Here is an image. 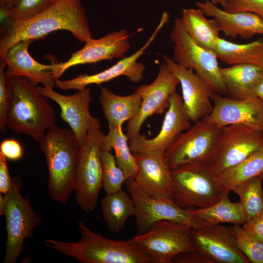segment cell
I'll return each mask as SVG.
<instances>
[{
  "instance_id": "18",
  "label": "cell",
  "mask_w": 263,
  "mask_h": 263,
  "mask_svg": "<svg viewBox=\"0 0 263 263\" xmlns=\"http://www.w3.org/2000/svg\"><path fill=\"white\" fill-rule=\"evenodd\" d=\"M37 89L40 94L59 105L61 118L70 126L80 146L84 142L88 131L100 125L99 120L92 116L89 110L91 101L89 88L86 87L69 95L56 92L50 85L38 86Z\"/></svg>"
},
{
  "instance_id": "38",
  "label": "cell",
  "mask_w": 263,
  "mask_h": 263,
  "mask_svg": "<svg viewBox=\"0 0 263 263\" xmlns=\"http://www.w3.org/2000/svg\"><path fill=\"white\" fill-rule=\"evenodd\" d=\"M0 152L6 158L12 160L20 159L23 155L21 146L13 139L3 140L0 145Z\"/></svg>"
},
{
  "instance_id": "28",
  "label": "cell",
  "mask_w": 263,
  "mask_h": 263,
  "mask_svg": "<svg viewBox=\"0 0 263 263\" xmlns=\"http://www.w3.org/2000/svg\"><path fill=\"white\" fill-rule=\"evenodd\" d=\"M102 213L109 231L117 233L127 220L136 214V207L130 194L122 189L106 194L101 199Z\"/></svg>"
},
{
  "instance_id": "9",
  "label": "cell",
  "mask_w": 263,
  "mask_h": 263,
  "mask_svg": "<svg viewBox=\"0 0 263 263\" xmlns=\"http://www.w3.org/2000/svg\"><path fill=\"white\" fill-rule=\"evenodd\" d=\"M125 184L136 207V234L146 232L155 222L168 220L182 223L196 230L209 224L200 219L191 208L178 207L172 201L154 198L144 191L134 179H127Z\"/></svg>"
},
{
  "instance_id": "21",
  "label": "cell",
  "mask_w": 263,
  "mask_h": 263,
  "mask_svg": "<svg viewBox=\"0 0 263 263\" xmlns=\"http://www.w3.org/2000/svg\"><path fill=\"white\" fill-rule=\"evenodd\" d=\"M138 167L136 183L151 196L171 200L172 178L165 151L132 153Z\"/></svg>"
},
{
  "instance_id": "46",
  "label": "cell",
  "mask_w": 263,
  "mask_h": 263,
  "mask_svg": "<svg viewBox=\"0 0 263 263\" xmlns=\"http://www.w3.org/2000/svg\"></svg>"
},
{
  "instance_id": "41",
  "label": "cell",
  "mask_w": 263,
  "mask_h": 263,
  "mask_svg": "<svg viewBox=\"0 0 263 263\" xmlns=\"http://www.w3.org/2000/svg\"><path fill=\"white\" fill-rule=\"evenodd\" d=\"M12 183L11 178L6 158L0 152V192L5 194L10 189Z\"/></svg>"
},
{
  "instance_id": "19",
  "label": "cell",
  "mask_w": 263,
  "mask_h": 263,
  "mask_svg": "<svg viewBox=\"0 0 263 263\" xmlns=\"http://www.w3.org/2000/svg\"><path fill=\"white\" fill-rule=\"evenodd\" d=\"M190 121L182 97L175 90L169 98V105L158 134L151 139L140 134L130 139V150L132 153L165 151L181 133L190 128Z\"/></svg>"
},
{
  "instance_id": "45",
  "label": "cell",
  "mask_w": 263,
  "mask_h": 263,
  "mask_svg": "<svg viewBox=\"0 0 263 263\" xmlns=\"http://www.w3.org/2000/svg\"><path fill=\"white\" fill-rule=\"evenodd\" d=\"M212 3L215 5H220L222 7L224 6L226 0H210Z\"/></svg>"
},
{
  "instance_id": "7",
  "label": "cell",
  "mask_w": 263,
  "mask_h": 263,
  "mask_svg": "<svg viewBox=\"0 0 263 263\" xmlns=\"http://www.w3.org/2000/svg\"><path fill=\"white\" fill-rule=\"evenodd\" d=\"M171 200L180 207H207L225 194L217 187L207 162L187 164L171 170Z\"/></svg>"
},
{
  "instance_id": "34",
  "label": "cell",
  "mask_w": 263,
  "mask_h": 263,
  "mask_svg": "<svg viewBox=\"0 0 263 263\" xmlns=\"http://www.w3.org/2000/svg\"><path fill=\"white\" fill-rule=\"evenodd\" d=\"M56 0H18L10 9H0L1 17L7 19H24L41 12Z\"/></svg>"
},
{
  "instance_id": "37",
  "label": "cell",
  "mask_w": 263,
  "mask_h": 263,
  "mask_svg": "<svg viewBox=\"0 0 263 263\" xmlns=\"http://www.w3.org/2000/svg\"><path fill=\"white\" fill-rule=\"evenodd\" d=\"M222 9L230 13L250 12L263 19V0H226Z\"/></svg>"
},
{
  "instance_id": "14",
  "label": "cell",
  "mask_w": 263,
  "mask_h": 263,
  "mask_svg": "<svg viewBox=\"0 0 263 263\" xmlns=\"http://www.w3.org/2000/svg\"><path fill=\"white\" fill-rule=\"evenodd\" d=\"M179 84L178 78L163 61L155 80L150 84H144L136 88L135 90L142 97V102L136 115L127 123L126 130L129 140L140 135L141 127L149 117L166 112L169 105V98Z\"/></svg>"
},
{
  "instance_id": "15",
  "label": "cell",
  "mask_w": 263,
  "mask_h": 263,
  "mask_svg": "<svg viewBox=\"0 0 263 263\" xmlns=\"http://www.w3.org/2000/svg\"><path fill=\"white\" fill-rule=\"evenodd\" d=\"M131 36L127 30L122 29L97 39L92 38L81 49L72 54L67 61L58 63L52 60L54 80H58L67 70L74 66L124 57L131 47Z\"/></svg>"
},
{
  "instance_id": "1",
  "label": "cell",
  "mask_w": 263,
  "mask_h": 263,
  "mask_svg": "<svg viewBox=\"0 0 263 263\" xmlns=\"http://www.w3.org/2000/svg\"><path fill=\"white\" fill-rule=\"evenodd\" d=\"M57 30L69 31L81 42L92 38L81 0H56L45 9L29 18L7 19L0 32V59L17 43L23 40L40 39Z\"/></svg>"
},
{
  "instance_id": "29",
  "label": "cell",
  "mask_w": 263,
  "mask_h": 263,
  "mask_svg": "<svg viewBox=\"0 0 263 263\" xmlns=\"http://www.w3.org/2000/svg\"><path fill=\"white\" fill-rule=\"evenodd\" d=\"M257 177H263V149L215 177L214 180L218 188L228 194L236 185Z\"/></svg>"
},
{
  "instance_id": "35",
  "label": "cell",
  "mask_w": 263,
  "mask_h": 263,
  "mask_svg": "<svg viewBox=\"0 0 263 263\" xmlns=\"http://www.w3.org/2000/svg\"><path fill=\"white\" fill-rule=\"evenodd\" d=\"M237 244L252 263H263V243L246 233L239 225L232 226Z\"/></svg>"
},
{
  "instance_id": "17",
  "label": "cell",
  "mask_w": 263,
  "mask_h": 263,
  "mask_svg": "<svg viewBox=\"0 0 263 263\" xmlns=\"http://www.w3.org/2000/svg\"><path fill=\"white\" fill-rule=\"evenodd\" d=\"M194 248L215 263H249L239 248L232 227L208 225L190 231Z\"/></svg>"
},
{
  "instance_id": "25",
  "label": "cell",
  "mask_w": 263,
  "mask_h": 263,
  "mask_svg": "<svg viewBox=\"0 0 263 263\" xmlns=\"http://www.w3.org/2000/svg\"><path fill=\"white\" fill-rule=\"evenodd\" d=\"M220 71L227 95L237 99L255 95L254 88L263 75V67L250 64H234Z\"/></svg>"
},
{
  "instance_id": "12",
  "label": "cell",
  "mask_w": 263,
  "mask_h": 263,
  "mask_svg": "<svg viewBox=\"0 0 263 263\" xmlns=\"http://www.w3.org/2000/svg\"><path fill=\"white\" fill-rule=\"evenodd\" d=\"M263 149V132L243 124L222 128L215 155L207 163L215 177Z\"/></svg>"
},
{
  "instance_id": "36",
  "label": "cell",
  "mask_w": 263,
  "mask_h": 263,
  "mask_svg": "<svg viewBox=\"0 0 263 263\" xmlns=\"http://www.w3.org/2000/svg\"><path fill=\"white\" fill-rule=\"evenodd\" d=\"M5 67L4 63L0 61V132L1 133L6 131V114L12 95L11 90L6 82Z\"/></svg>"
},
{
  "instance_id": "16",
  "label": "cell",
  "mask_w": 263,
  "mask_h": 263,
  "mask_svg": "<svg viewBox=\"0 0 263 263\" xmlns=\"http://www.w3.org/2000/svg\"><path fill=\"white\" fill-rule=\"evenodd\" d=\"M211 113L203 119L219 128L243 124L263 132V100L256 95L237 99L212 92Z\"/></svg>"
},
{
  "instance_id": "6",
  "label": "cell",
  "mask_w": 263,
  "mask_h": 263,
  "mask_svg": "<svg viewBox=\"0 0 263 263\" xmlns=\"http://www.w3.org/2000/svg\"><path fill=\"white\" fill-rule=\"evenodd\" d=\"M104 135L100 125L95 126L88 131L84 142L79 147L74 191L77 205L86 212L94 210L103 187L100 153Z\"/></svg>"
},
{
  "instance_id": "2",
  "label": "cell",
  "mask_w": 263,
  "mask_h": 263,
  "mask_svg": "<svg viewBox=\"0 0 263 263\" xmlns=\"http://www.w3.org/2000/svg\"><path fill=\"white\" fill-rule=\"evenodd\" d=\"M12 91L6 114V126L16 134H25L39 143L56 122L54 109L48 98L25 77H6Z\"/></svg>"
},
{
  "instance_id": "10",
  "label": "cell",
  "mask_w": 263,
  "mask_h": 263,
  "mask_svg": "<svg viewBox=\"0 0 263 263\" xmlns=\"http://www.w3.org/2000/svg\"><path fill=\"white\" fill-rule=\"evenodd\" d=\"M221 128L202 119L181 133L165 151L170 170L196 162H209L214 157Z\"/></svg>"
},
{
  "instance_id": "3",
  "label": "cell",
  "mask_w": 263,
  "mask_h": 263,
  "mask_svg": "<svg viewBox=\"0 0 263 263\" xmlns=\"http://www.w3.org/2000/svg\"><path fill=\"white\" fill-rule=\"evenodd\" d=\"M81 238L77 242L48 239L47 246L81 263H151L150 259L132 238L116 240L103 237L78 222Z\"/></svg>"
},
{
  "instance_id": "23",
  "label": "cell",
  "mask_w": 263,
  "mask_h": 263,
  "mask_svg": "<svg viewBox=\"0 0 263 263\" xmlns=\"http://www.w3.org/2000/svg\"><path fill=\"white\" fill-rule=\"evenodd\" d=\"M196 4L206 16L213 18L220 32L226 37H240L248 39L256 35H263V19L256 14L247 12H227L210 0L198 1Z\"/></svg>"
},
{
  "instance_id": "44",
  "label": "cell",
  "mask_w": 263,
  "mask_h": 263,
  "mask_svg": "<svg viewBox=\"0 0 263 263\" xmlns=\"http://www.w3.org/2000/svg\"><path fill=\"white\" fill-rule=\"evenodd\" d=\"M5 212V201L4 195L0 194V215H4Z\"/></svg>"
},
{
  "instance_id": "5",
  "label": "cell",
  "mask_w": 263,
  "mask_h": 263,
  "mask_svg": "<svg viewBox=\"0 0 263 263\" xmlns=\"http://www.w3.org/2000/svg\"><path fill=\"white\" fill-rule=\"evenodd\" d=\"M23 185L19 176L12 179L10 189L4 194L7 233L4 263H15L23 250L24 241L33 237L42 220L34 210L27 197L20 193Z\"/></svg>"
},
{
  "instance_id": "43",
  "label": "cell",
  "mask_w": 263,
  "mask_h": 263,
  "mask_svg": "<svg viewBox=\"0 0 263 263\" xmlns=\"http://www.w3.org/2000/svg\"><path fill=\"white\" fill-rule=\"evenodd\" d=\"M18 1V0H1L0 2V4L11 8L17 3Z\"/></svg>"
},
{
  "instance_id": "32",
  "label": "cell",
  "mask_w": 263,
  "mask_h": 263,
  "mask_svg": "<svg viewBox=\"0 0 263 263\" xmlns=\"http://www.w3.org/2000/svg\"><path fill=\"white\" fill-rule=\"evenodd\" d=\"M263 177H257L234 187L231 191L240 198L245 222L263 211Z\"/></svg>"
},
{
  "instance_id": "24",
  "label": "cell",
  "mask_w": 263,
  "mask_h": 263,
  "mask_svg": "<svg viewBox=\"0 0 263 263\" xmlns=\"http://www.w3.org/2000/svg\"><path fill=\"white\" fill-rule=\"evenodd\" d=\"M99 100L109 128L119 127L136 115L141 106L142 97L136 90L131 94L121 96L103 87L100 91Z\"/></svg>"
},
{
  "instance_id": "30",
  "label": "cell",
  "mask_w": 263,
  "mask_h": 263,
  "mask_svg": "<svg viewBox=\"0 0 263 263\" xmlns=\"http://www.w3.org/2000/svg\"><path fill=\"white\" fill-rule=\"evenodd\" d=\"M129 138L122 127L109 128V132L104 135L101 149L110 151L113 149L118 166L122 170L127 179H134L138 172L135 159L128 143Z\"/></svg>"
},
{
  "instance_id": "22",
  "label": "cell",
  "mask_w": 263,
  "mask_h": 263,
  "mask_svg": "<svg viewBox=\"0 0 263 263\" xmlns=\"http://www.w3.org/2000/svg\"><path fill=\"white\" fill-rule=\"evenodd\" d=\"M33 41L23 40L17 43L0 59L7 67L5 76L23 77L36 86L40 83L54 88L56 82L52 75L53 65L40 63L31 56L28 47Z\"/></svg>"
},
{
  "instance_id": "8",
  "label": "cell",
  "mask_w": 263,
  "mask_h": 263,
  "mask_svg": "<svg viewBox=\"0 0 263 263\" xmlns=\"http://www.w3.org/2000/svg\"><path fill=\"white\" fill-rule=\"evenodd\" d=\"M170 38L174 44L172 58L175 62L192 69L207 82L212 92L227 95L215 52L197 44L185 30L180 18L174 20Z\"/></svg>"
},
{
  "instance_id": "11",
  "label": "cell",
  "mask_w": 263,
  "mask_h": 263,
  "mask_svg": "<svg viewBox=\"0 0 263 263\" xmlns=\"http://www.w3.org/2000/svg\"><path fill=\"white\" fill-rule=\"evenodd\" d=\"M191 227L168 220L154 223L146 232L132 239L150 259L151 263H172L183 252L195 249L190 237Z\"/></svg>"
},
{
  "instance_id": "13",
  "label": "cell",
  "mask_w": 263,
  "mask_h": 263,
  "mask_svg": "<svg viewBox=\"0 0 263 263\" xmlns=\"http://www.w3.org/2000/svg\"><path fill=\"white\" fill-rule=\"evenodd\" d=\"M169 14L164 11L160 21L151 36L137 51L128 56H124L117 63L107 69L99 73L89 75L80 74L77 76L68 80H57L55 85L60 90H80L89 85H100L120 76H125L132 82L138 83L144 77L146 70L145 65L138 59L143 55L155 38L160 31L168 21Z\"/></svg>"
},
{
  "instance_id": "26",
  "label": "cell",
  "mask_w": 263,
  "mask_h": 263,
  "mask_svg": "<svg viewBox=\"0 0 263 263\" xmlns=\"http://www.w3.org/2000/svg\"><path fill=\"white\" fill-rule=\"evenodd\" d=\"M199 8H184L180 18L190 38L199 45L214 51L220 31L215 20L206 18Z\"/></svg>"
},
{
  "instance_id": "42",
  "label": "cell",
  "mask_w": 263,
  "mask_h": 263,
  "mask_svg": "<svg viewBox=\"0 0 263 263\" xmlns=\"http://www.w3.org/2000/svg\"><path fill=\"white\" fill-rule=\"evenodd\" d=\"M253 93L254 95L263 100V75L254 87Z\"/></svg>"
},
{
  "instance_id": "4",
  "label": "cell",
  "mask_w": 263,
  "mask_h": 263,
  "mask_svg": "<svg viewBox=\"0 0 263 263\" xmlns=\"http://www.w3.org/2000/svg\"><path fill=\"white\" fill-rule=\"evenodd\" d=\"M48 171L47 189L53 201L64 204L74 191L80 145L72 130L52 126L38 143Z\"/></svg>"
},
{
  "instance_id": "31",
  "label": "cell",
  "mask_w": 263,
  "mask_h": 263,
  "mask_svg": "<svg viewBox=\"0 0 263 263\" xmlns=\"http://www.w3.org/2000/svg\"><path fill=\"white\" fill-rule=\"evenodd\" d=\"M191 208L197 217L209 225L227 223L243 225L245 223L240 202H231L227 194H224L219 201L209 207Z\"/></svg>"
},
{
  "instance_id": "33",
  "label": "cell",
  "mask_w": 263,
  "mask_h": 263,
  "mask_svg": "<svg viewBox=\"0 0 263 263\" xmlns=\"http://www.w3.org/2000/svg\"><path fill=\"white\" fill-rule=\"evenodd\" d=\"M102 165L103 187L106 194L122 190V186L127 180L122 170L118 166L114 156L110 151L101 150Z\"/></svg>"
},
{
  "instance_id": "40",
  "label": "cell",
  "mask_w": 263,
  "mask_h": 263,
  "mask_svg": "<svg viewBox=\"0 0 263 263\" xmlns=\"http://www.w3.org/2000/svg\"><path fill=\"white\" fill-rule=\"evenodd\" d=\"M242 227L250 236L263 243V211L245 222Z\"/></svg>"
},
{
  "instance_id": "20",
  "label": "cell",
  "mask_w": 263,
  "mask_h": 263,
  "mask_svg": "<svg viewBox=\"0 0 263 263\" xmlns=\"http://www.w3.org/2000/svg\"><path fill=\"white\" fill-rule=\"evenodd\" d=\"M162 57L179 81L184 105L190 121L196 122L209 115L213 106L212 91L207 82L192 69L179 65L172 58L164 55Z\"/></svg>"
},
{
  "instance_id": "27",
  "label": "cell",
  "mask_w": 263,
  "mask_h": 263,
  "mask_svg": "<svg viewBox=\"0 0 263 263\" xmlns=\"http://www.w3.org/2000/svg\"><path fill=\"white\" fill-rule=\"evenodd\" d=\"M214 52L219 59L230 65L250 64L263 67V38L238 44L219 37Z\"/></svg>"
},
{
  "instance_id": "39",
  "label": "cell",
  "mask_w": 263,
  "mask_h": 263,
  "mask_svg": "<svg viewBox=\"0 0 263 263\" xmlns=\"http://www.w3.org/2000/svg\"><path fill=\"white\" fill-rule=\"evenodd\" d=\"M172 263H215L211 259L196 249L182 253L176 256Z\"/></svg>"
}]
</instances>
